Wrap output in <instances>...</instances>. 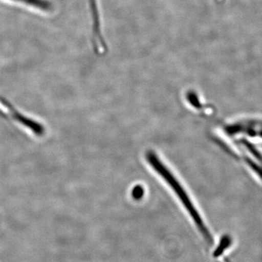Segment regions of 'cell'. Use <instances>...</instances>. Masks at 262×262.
<instances>
[{
	"label": "cell",
	"instance_id": "cell-2",
	"mask_svg": "<svg viewBox=\"0 0 262 262\" xmlns=\"http://www.w3.org/2000/svg\"><path fill=\"white\" fill-rule=\"evenodd\" d=\"M14 1L31 5V6L34 7V8L44 10V11H49L53 8L51 3L48 1V0H14Z\"/></svg>",
	"mask_w": 262,
	"mask_h": 262
},
{
	"label": "cell",
	"instance_id": "cell-1",
	"mask_svg": "<svg viewBox=\"0 0 262 262\" xmlns=\"http://www.w3.org/2000/svg\"><path fill=\"white\" fill-rule=\"evenodd\" d=\"M91 13H92L93 21H94V33L95 46L99 51L106 48V43L103 41L102 34L101 32V24H100L99 15H98V7L96 0H90Z\"/></svg>",
	"mask_w": 262,
	"mask_h": 262
}]
</instances>
